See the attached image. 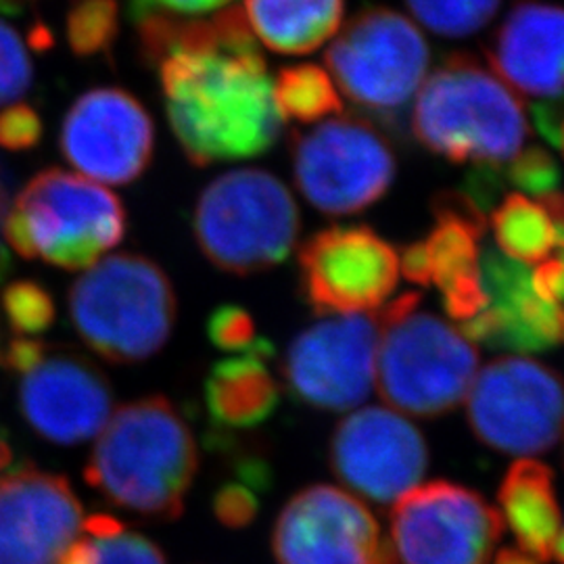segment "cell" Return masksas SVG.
Here are the masks:
<instances>
[{
  "label": "cell",
  "instance_id": "obj_8",
  "mask_svg": "<svg viewBox=\"0 0 564 564\" xmlns=\"http://www.w3.org/2000/svg\"><path fill=\"white\" fill-rule=\"evenodd\" d=\"M431 48L402 13L370 7L347 21L326 51L343 95L368 113L398 116L426 78Z\"/></svg>",
  "mask_w": 564,
  "mask_h": 564
},
{
  "label": "cell",
  "instance_id": "obj_11",
  "mask_svg": "<svg viewBox=\"0 0 564 564\" xmlns=\"http://www.w3.org/2000/svg\"><path fill=\"white\" fill-rule=\"evenodd\" d=\"M466 416L481 444L512 456L550 452L564 435V381L529 358H498L477 372Z\"/></svg>",
  "mask_w": 564,
  "mask_h": 564
},
{
  "label": "cell",
  "instance_id": "obj_38",
  "mask_svg": "<svg viewBox=\"0 0 564 564\" xmlns=\"http://www.w3.org/2000/svg\"><path fill=\"white\" fill-rule=\"evenodd\" d=\"M544 205L545 212L550 214L552 223L556 226V237H558V245L564 249V193L556 191L552 195H547L544 199H540Z\"/></svg>",
  "mask_w": 564,
  "mask_h": 564
},
{
  "label": "cell",
  "instance_id": "obj_35",
  "mask_svg": "<svg viewBox=\"0 0 564 564\" xmlns=\"http://www.w3.org/2000/svg\"><path fill=\"white\" fill-rule=\"evenodd\" d=\"M232 0H132L130 13L132 20L139 21L153 13L176 15V18H202L207 13H216Z\"/></svg>",
  "mask_w": 564,
  "mask_h": 564
},
{
  "label": "cell",
  "instance_id": "obj_16",
  "mask_svg": "<svg viewBox=\"0 0 564 564\" xmlns=\"http://www.w3.org/2000/svg\"><path fill=\"white\" fill-rule=\"evenodd\" d=\"M65 162L99 184L139 181L153 162L155 128L137 97L121 88H93L78 97L61 123Z\"/></svg>",
  "mask_w": 564,
  "mask_h": 564
},
{
  "label": "cell",
  "instance_id": "obj_40",
  "mask_svg": "<svg viewBox=\"0 0 564 564\" xmlns=\"http://www.w3.org/2000/svg\"><path fill=\"white\" fill-rule=\"evenodd\" d=\"M30 0H0V11L7 15H21Z\"/></svg>",
  "mask_w": 564,
  "mask_h": 564
},
{
  "label": "cell",
  "instance_id": "obj_7",
  "mask_svg": "<svg viewBox=\"0 0 564 564\" xmlns=\"http://www.w3.org/2000/svg\"><path fill=\"white\" fill-rule=\"evenodd\" d=\"M193 237L205 260L232 276L286 262L300 239V207L272 172L242 167L214 178L193 209Z\"/></svg>",
  "mask_w": 564,
  "mask_h": 564
},
{
  "label": "cell",
  "instance_id": "obj_39",
  "mask_svg": "<svg viewBox=\"0 0 564 564\" xmlns=\"http://www.w3.org/2000/svg\"><path fill=\"white\" fill-rule=\"evenodd\" d=\"M489 564H545L542 561H538V558H533V556H529V554H524L521 550H512V547H506V550H500L498 552V556L491 561Z\"/></svg>",
  "mask_w": 564,
  "mask_h": 564
},
{
  "label": "cell",
  "instance_id": "obj_15",
  "mask_svg": "<svg viewBox=\"0 0 564 564\" xmlns=\"http://www.w3.org/2000/svg\"><path fill=\"white\" fill-rule=\"evenodd\" d=\"M272 552L279 564H400L368 506L326 484L310 485L284 505Z\"/></svg>",
  "mask_w": 564,
  "mask_h": 564
},
{
  "label": "cell",
  "instance_id": "obj_3",
  "mask_svg": "<svg viewBox=\"0 0 564 564\" xmlns=\"http://www.w3.org/2000/svg\"><path fill=\"white\" fill-rule=\"evenodd\" d=\"M412 132L447 162L506 165L529 139V121L514 90L473 55L454 53L416 93Z\"/></svg>",
  "mask_w": 564,
  "mask_h": 564
},
{
  "label": "cell",
  "instance_id": "obj_30",
  "mask_svg": "<svg viewBox=\"0 0 564 564\" xmlns=\"http://www.w3.org/2000/svg\"><path fill=\"white\" fill-rule=\"evenodd\" d=\"M502 176L506 184H512L538 199L556 193L563 181L558 163L542 147H529L512 158L502 165Z\"/></svg>",
  "mask_w": 564,
  "mask_h": 564
},
{
  "label": "cell",
  "instance_id": "obj_26",
  "mask_svg": "<svg viewBox=\"0 0 564 564\" xmlns=\"http://www.w3.org/2000/svg\"><path fill=\"white\" fill-rule=\"evenodd\" d=\"M272 90L282 121L307 126L341 113L339 90L321 65L302 63L282 67L272 80Z\"/></svg>",
  "mask_w": 564,
  "mask_h": 564
},
{
  "label": "cell",
  "instance_id": "obj_1",
  "mask_svg": "<svg viewBox=\"0 0 564 564\" xmlns=\"http://www.w3.org/2000/svg\"><path fill=\"white\" fill-rule=\"evenodd\" d=\"M142 57L160 74L165 116L197 167L253 160L281 139L272 78L241 7L212 18L137 21Z\"/></svg>",
  "mask_w": 564,
  "mask_h": 564
},
{
  "label": "cell",
  "instance_id": "obj_2",
  "mask_svg": "<svg viewBox=\"0 0 564 564\" xmlns=\"http://www.w3.org/2000/svg\"><path fill=\"white\" fill-rule=\"evenodd\" d=\"M199 470L195 433L163 395L118 408L84 466L107 502L144 519L176 521Z\"/></svg>",
  "mask_w": 564,
  "mask_h": 564
},
{
  "label": "cell",
  "instance_id": "obj_25",
  "mask_svg": "<svg viewBox=\"0 0 564 564\" xmlns=\"http://www.w3.org/2000/svg\"><path fill=\"white\" fill-rule=\"evenodd\" d=\"M61 564H165L160 545L130 531L120 519L95 512L84 519L82 535Z\"/></svg>",
  "mask_w": 564,
  "mask_h": 564
},
{
  "label": "cell",
  "instance_id": "obj_19",
  "mask_svg": "<svg viewBox=\"0 0 564 564\" xmlns=\"http://www.w3.org/2000/svg\"><path fill=\"white\" fill-rule=\"evenodd\" d=\"M487 307L460 323L466 341L514 354H540L564 345V305L535 295L523 263L485 247L479 258Z\"/></svg>",
  "mask_w": 564,
  "mask_h": 564
},
{
  "label": "cell",
  "instance_id": "obj_41",
  "mask_svg": "<svg viewBox=\"0 0 564 564\" xmlns=\"http://www.w3.org/2000/svg\"><path fill=\"white\" fill-rule=\"evenodd\" d=\"M9 464H11V447H9L7 437H4L2 431H0V475H2V470H4Z\"/></svg>",
  "mask_w": 564,
  "mask_h": 564
},
{
  "label": "cell",
  "instance_id": "obj_13",
  "mask_svg": "<svg viewBox=\"0 0 564 564\" xmlns=\"http://www.w3.org/2000/svg\"><path fill=\"white\" fill-rule=\"evenodd\" d=\"M383 321L372 314L324 316L289 343L282 381L297 402L323 412H345L368 398Z\"/></svg>",
  "mask_w": 564,
  "mask_h": 564
},
{
  "label": "cell",
  "instance_id": "obj_20",
  "mask_svg": "<svg viewBox=\"0 0 564 564\" xmlns=\"http://www.w3.org/2000/svg\"><path fill=\"white\" fill-rule=\"evenodd\" d=\"M485 55L510 90L561 101L564 97V7L519 0L491 34Z\"/></svg>",
  "mask_w": 564,
  "mask_h": 564
},
{
  "label": "cell",
  "instance_id": "obj_4",
  "mask_svg": "<svg viewBox=\"0 0 564 564\" xmlns=\"http://www.w3.org/2000/svg\"><path fill=\"white\" fill-rule=\"evenodd\" d=\"M69 318L105 362L141 364L170 341L178 300L162 265L139 253L102 258L69 289Z\"/></svg>",
  "mask_w": 564,
  "mask_h": 564
},
{
  "label": "cell",
  "instance_id": "obj_9",
  "mask_svg": "<svg viewBox=\"0 0 564 564\" xmlns=\"http://www.w3.org/2000/svg\"><path fill=\"white\" fill-rule=\"evenodd\" d=\"M0 362L20 379L21 414L42 440L80 445L109 423L116 395L97 364L28 337L9 343Z\"/></svg>",
  "mask_w": 564,
  "mask_h": 564
},
{
  "label": "cell",
  "instance_id": "obj_27",
  "mask_svg": "<svg viewBox=\"0 0 564 564\" xmlns=\"http://www.w3.org/2000/svg\"><path fill=\"white\" fill-rule=\"evenodd\" d=\"M502 0H405L410 13L433 34L466 39L484 30Z\"/></svg>",
  "mask_w": 564,
  "mask_h": 564
},
{
  "label": "cell",
  "instance_id": "obj_37",
  "mask_svg": "<svg viewBox=\"0 0 564 564\" xmlns=\"http://www.w3.org/2000/svg\"><path fill=\"white\" fill-rule=\"evenodd\" d=\"M400 270H402L403 276L408 281L414 282V284H421V286L433 284L431 282V263L426 258L423 241L412 242L403 249L402 258H400Z\"/></svg>",
  "mask_w": 564,
  "mask_h": 564
},
{
  "label": "cell",
  "instance_id": "obj_24",
  "mask_svg": "<svg viewBox=\"0 0 564 564\" xmlns=\"http://www.w3.org/2000/svg\"><path fill=\"white\" fill-rule=\"evenodd\" d=\"M491 228L498 251L521 263H540L558 245L556 226L542 203L521 193L506 195L491 212Z\"/></svg>",
  "mask_w": 564,
  "mask_h": 564
},
{
  "label": "cell",
  "instance_id": "obj_6",
  "mask_svg": "<svg viewBox=\"0 0 564 564\" xmlns=\"http://www.w3.org/2000/svg\"><path fill=\"white\" fill-rule=\"evenodd\" d=\"M421 293H403L379 310L383 330L377 389L384 403L416 419H437L463 403L475 383L479 351L431 312Z\"/></svg>",
  "mask_w": 564,
  "mask_h": 564
},
{
  "label": "cell",
  "instance_id": "obj_22",
  "mask_svg": "<svg viewBox=\"0 0 564 564\" xmlns=\"http://www.w3.org/2000/svg\"><path fill=\"white\" fill-rule=\"evenodd\" d=\"M502 521L524 554L550 563L563 529V512L554 491V473L540 460H517L498 489Z\"/></svg>",
  "mask_w": 564,
  "mask_h": 564
},
{
  "label": "cell",
  "instance_id": "obj_36",
  "mask_svg": "<svg viewBox=\"0 0 564 564\" xmlns=\"http://www.w3.org/2000/svg\"><path fill=\"white\" fill-rule=\"evenodd\" d=\"M538 297L547 303H564V249L558 256H547L531 274Z\"/></svg>",
  "mask_w": 564,
  "mask_h": 564
},
{
  "label": "cell",
  "instance_id": "obj_5",
  "mask_svg": "<svg viewBox=\"0 0 564 564\" xmlns=\"http://www.w3.org/2000/svg\"><path fill=\"white\" fill-rule=\"evenodd\" d=\"M128 228L116 193L82 174L48 167L23 186L4 220V241L25 260L88 270Z\"/></svg>",
  "mask_w": 564,
  "mask_h": 564
},
{
  "label": "cell",
  "instance_id": "obj_14",
  "mask_svg": "<svg viewBox=\"0 0 564 564\" xmlns=\"http://www.w3.org/2000/svg\"><path fill=\"white\" fill-rule=\"evenodd\" d=\"M303 302L321 316L377 312L400 281V253L364 224L328 226L297 253Z\"/></svg>",
  "mask_w": 564,
  "mask_h": 564
},
{
  "label": "cell",
  "instance_id": "obj_34",
  "mask_svg": "<svg viewBox=\"0 0 564 564\" xmlns=\"http://www.w3.org/2000/svg\"><path fill=\"white\" fill-rule=\"evenodd\" d=\"M42 139V120L25 102L9 105L0 111V147L7 151H30Z\"/></svg>",
  "mask_w": 564,
  "mask_h": 564
},
{
  "label": "cell",
  "instance_id": "obj_12",
  "mask_svg": "<svg viewBox=\"0 0 564 564\" xmlns=\"http://www.w3.org/2000/svg\"><path fill=\"white\" fill-rule=\"evenodd\" d=\"M505 521L470 487L416 485L391 508V545L400 564H489Z\"/></svg>",
  "mask_w": 564,
  "mask_h": 564
},
{
  "label": "cell",
  "instance_id": "obj_33",
  "mask_svg": "<svg viewBox=\"0 0 564 564\" xmlns=\"http://www.w3.org/2000/svg\"><path fill=\"white\" fill-rule=\"evenodd\" d=\"M260 485L237 477L235 481L224 484L214 496V514L228 529H242L256 521L260 512V498L263 496Z\"/></svg>",
  "mask_w": 564,
  "mask_h": 564
},
{
  "label": "cell",
  "instance_id": "obj_31",
  "mask_svg": "<svg viewBox=\"0 0 564 564\" xmlns=\"http://www.w3.org/2000/svg\"><path fill=\"white\" fill-rule=\"evenodd\" d=\"M207 339L223 351H256L272 343L258 335L253 316L237 303H224L207 318Z\"/></svg>",
  "mask_w": 564,
  "mask_h": 564
},
{
  "label": "cell",
  "instance_id": "obj_42",
  "mask_svg": "<svg viewBox=\"0 0 564 564\" xmlns=\"http://www.w3.org/2000/svg\"><path fill=\"white\" fill-rule=\"evenodd\" d=\"M552 144L561 149V153H563L564 158V113L561 116L558 123H556V130H554V139H552Z\"/></svg>",
  "mask_w": 564,
  "mask_h": 564
},
{
  "label": "cell",
  "instance_id": "obj_10",
  "mask_svg": "<svg viewBox=\"0 0 564 564\" xmlns=\"http://www.w3.org/2000/svg\"><path fill=\"white\" fill-rule=\"evenodd\" d=\"M293 181L326 216H351L381 202L398 176V158L383 134L360 118H330L295 134Z\"/></svg>",
  "mask_w": 564,
  "mask_h": 564
},
{
  "label": "cell",
  "instance_id": "obj_23",
  "mask_svg": "<svg viewBox=\"0 0 564 564\" xmlns=\"http://www.w3.org/2000/svg\"><path fill=\"white\" fill-rule=\"evenodd\" d=\"M345 0H245L253 39L281 55L321 48L341 28Z\"/></svg>",
  "mask_w": 564,
  "mask_h": 564
},
{
  "label": "cell",
  "instance_id": "obj_28",
  "mask_svg": "<svg viewBox=\"0 0 564 564\" xmlns=\"http://www.w3.org/2000/svg\"><path fill=\"white\" fill-rule=\"evenodd\" d=\"M67 42L82 59L107 55L120 34L118 0H80L67 15Z\"/></svg>",
  "mask_w": 564,
  "mask_h": 564
},
{
  "label": "cell",
  "instance_id": "obj_32",
  "mask_svg": "<svg viewBox=\"0 0 564 564\" xmlns=\"http://www.w3.org/2000/svg\"><path fill=\"white\" fill-rule=\"evenodd\" d=\"M34 67L20 34L0 21V109L15 105L30 90Z\"/></svg>",
  "mask_w": 564,
  "mask_h": 564
},
{
  "label": "cell",
  "instance_id": "obj_17",
  "mask_svg": "<svg viewBox=\"0 0 564 564\" xmlns=\"http://www.w3.org/2000/svg\"><path fill=\"white\" fill-rule=\"evenodd\" d=\"M337 479L375 505H393L423 481L429 445L402 414L368 405L337 424L328 444Z\"/></svg>",
  "mask_w": 564,
  "mask_h": 564
},
{
  "label": "cell",
  "instance_id": "obj_29",
  "mask_svg": "<svg viewBox=\"0 0 564 564\" xmlns=\"http://www.w3.org/2000/svg\"><path fill=\"white\" fill-rule=\"evenodd\" d=\"M2 310L9 326L21 335H41L55 323L53 295L34 281H18L2 291Z\"/></svg>",
  "mask_w": 564,
  "mask_h": 564
},
{
  "label": "cell",
  "instance_id": "obj_18",
  "mask_svg": "<svg viewBox=\"0 0 564 564\" xmlns=\"http://www.w3.org/2000/svg\"><path fill=\"white\" fill-rule=\"evenodd\" d=\"M84 508L63 475L21 466L0 479V564H61Z\"/></svg>",
  "mask_w": 564,
  "mask_h": 564
},
{
  "label": "cell",
  "instance_id": "obj_21",
  "mask_svg": "<svg viewBox=\"0 0 564 564\" xmlns=\"http://www.w3.org/2000/svg\"><path fill=\"white\" fill-rule=\"evenodd\" d=\"M272 356L274 345H268L212 366L203 383V400L216 429L249 431L274 416L282 391L268 366Z\"/></svg>",
  "mask_w": 564,
  "mask_h": 564
}]
</instances>
